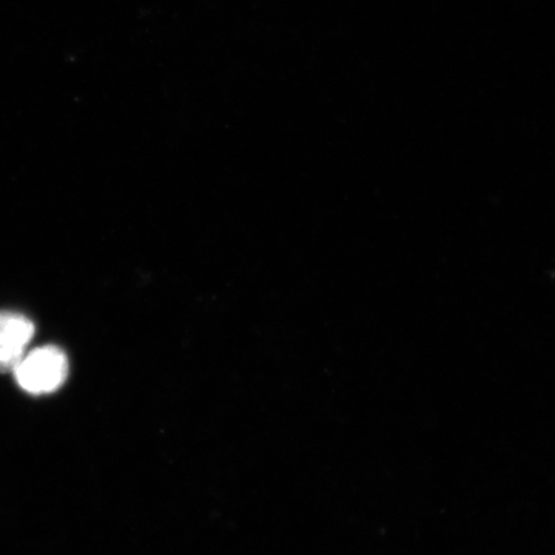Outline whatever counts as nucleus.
<instances>
[{"label": "nucleus", "mask_w": 555, "mask_h": 555, "mask_svg": "<svg viewBox=\"0 0 555 555\" xmlns=\"http://www.w3.org/2000/svg\"><path fill=\"white\" fill-rule=\"evenodd\" d=\"M68 358L59 346L47 345L27 352L13 371L17 384L31 395L57 391L68 377Z\"/></svg>", "instance_id": "1"}, {"label": "nucleus", "mask_w": 555, "mask_h": 555, "mask_svg": "<svg viewBox=\"0 0 555 555\" xmlns=\"http://www.w3.org/2000/svg\"><path fill=\"white\" fill-rule=\"evenodd\" d=\"M34 335L31 319L15 311H0V373L15 371Z\"/></svg>", "instance_id": "2"}]
</instances>
